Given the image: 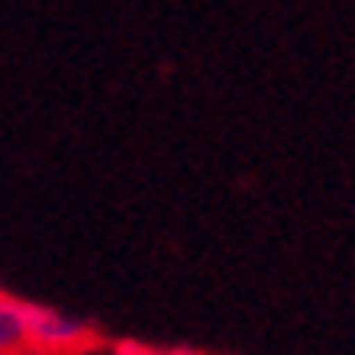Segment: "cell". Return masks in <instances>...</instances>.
I'll list each match as a JSON object with an SVG mask.
<instances>
[{"label":"cell","mask_w":355,"mask_h":355,"mask_svg":"<svg viewBox=\"0 0 355 355\" xmlns=\"http://www.w3.org/2000/svg\"><path fill=\"white\" fill-rule=\"evenodd\" d=\"M33 331V304L0 291V355H28Z\"/></svg>","instance_id":"obj_2"},{"label":"cell","mask_w":355,"mask_h":355,"mask_svg":"<svg viewBox=\"0 0 355 355\" xmlns=\"http://www.w3.org/2000/svg\"><path fill=\"white\" fill-rule=\"evenodd\" d=\"M100 343V336L88 323L72 320L52 307H33V331H28V352L33 355H84Z\"/></svg>","instance_id":"obj_1"}]
</instances>
